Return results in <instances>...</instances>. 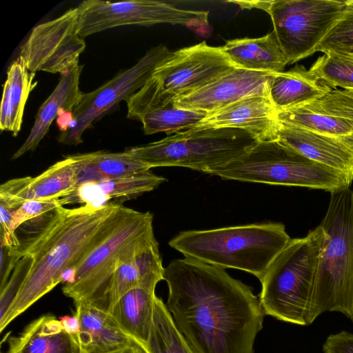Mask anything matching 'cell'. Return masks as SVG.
<instances>
[{"instance_id":"1","label":"cell","mask_w":353,"mask_h":353,"mask_svg":"<svg viewBox=\"0 0 353 353\" xmlns=\"http://www.w3.org/2000/svg\"><path fill=\"white\" fill-rule=\"evenodd\" d=\"M164 280L165 305L194 353H254L265 313L252 288L188 257L172 260Z\"/></svg>"},{"instance_id":"2","label":"cell","mask_w":353,"mask_h":353,"mask_svg":"<svg viewBox=\"0 0 353 353\" xmlns=\"http://www.w3.org/2000/svg\"><path fill=\"white\" fill-rule=\"evenodd\" d=\"M126 207L110 203L100 208L58 207L24 224L28 235L10 247L20 260L32 258V265L5 317L0 331L60 283L62 274L79 262L115 227Z\"/></svg>"},{"instance_id":"3","label":"cell","mask_w":353,"mask_h":353,"mask_svg":"<svg viewBox=\"0 0 353 353\" xmlns=\"http://www.w3.org/2000/svg\"><path fill=\"white\" fill-rule=\"evenodd\" d=\"M290 239L283 223L268 222L183 231L169 245L185 257L243 270L261 281Z\"/></svg>"},{"instance_id":"4","label":"cell","mask_w":353,"mask_h":353,"mask_svg":"<svg viewBox=\"0 0 353 353\" xmlns=\"http://www.w3.org/2000/svg\"><path fill=\"white\" fill-rule=\"evenodd\" d=\"M310 323L325 312L353 322V189L331 193L325 216Z\"/></svg>"},{"instance_id":"5","label":"cell","mask_w":353,"mask_h":353,"mask_svg":"<svg viewBox=\"0 0 353 353\" xmlns=\"http://www.w3.org/2000/svg\"><path fill=\"white\" fill-rule=\"evenodd\" d=\"M323 232L319 225L302 238L291 239L273 260L259 295L265 315L310 325L314 281Z\"/></svg>"},{"instance_id":"6","label":"cell","mask_w":353,"mask_h":353,"mask_svg":"<svg viewBox=\"0 0 353 353\" xmlns=\"http://www.w3.org/2000/svg\"><path fill=\"white\" fill-rule=\"evenodd\" d=\"M223 179L323 190L330 193L350 188L343 173L305 157L279 140L259 141L232 161L207 172Z\"/></svg>"},{"instance_id":"7","label":"cell","mask_w":353,"mask_h":353,"mask_svg":"<svg viewBox=\"0 0 353 353\" xmlns=\"http://www.w3.org/2000/svg\"><path fill=\"white\" fill-rule=\"evenodd\" d=\"M153 215L126 208L112 230L74 267V282L64 284L63 294L74 303L88 301L102 307L105 293L116 269L157 241Z\"/></svg>"},{"instance_id":"8","label":"cell","mask_w":353,"mask_h":353,"mask_svg":"<svg viewBox=\"0 0 353 353\" xmlns=\"http://www.w3.org/2000/svg\"><path fill=\"white\" fill-rule=\"evenodd\" d=\"M258 142L253 135L239 129L182 130L128 150L150 169L175 166L207 173L241 157Z\"/></svg>"},{"instance_id":"9","label":"cell","mask_w":353,"mask_h":353,"mask_svg":"<svg viewBox=\"0 0 353 353\" xmlns=\"http://www.w3.org/2000/svg\"><path fill=\"white\" fill-rule=\"evenodd\" d=\"M234 68L221 47L203 41L172 52L156 68L140 92L152 104L165 106Z\"/></svg>"},{"instance_id":"10","label":"cell","mask_w":353,"mask_h":353,"mask_svg":"<svg viewBox=\"0 0 353 353\" xmlns=\"http://www.w3.org/2000/svg\"><path fill=\"white\" fill-rule=\"evenodd\" d=\"M344 6L340 0H271L266 12L288 64L316 52Z\"/></svg>"},{"instance_id":"11","label":"cell","mask_w":353,"mask_h":353,"mask_svg":"<svg viewBox=\"0 0 353 353\" xmlns=\"http://www.w3.org/2000/svg\"><path fill=\"white\" fill-rule=\"evenodd\" d=\"M77 34L83 39L119 26L167 23L188 28L208 27V11L187 10L167 1L132 0L112 2L85 0L78 6Z\"/></svg>"},{"instance_id":"12","label":"cell","mask_w":353,"mask_h":353,"mask_svg":"<svg viewBox=\"0 0 353 353\" xmlns=\"http://www.w3.org/2000/svg\"><path fill=\"white\" fill-rule=\"evenodd\" d=\"M172 52L163 44L152 47L134 65L120 70L97 89L84 93L72 111V119L68 129L60 132L57 141L67 145L83 143L82 136L85 131L121 101H125L139 90Z\"/></svg>"},{"instance_id":"13","label":"cell","mask_w":353,"mask_h":353,"mask_svg":"<svg viewBox=\"0 0 353 353\" xmlns=\"http://www.w3.org/2000/svg\"><path fill=\"white\" fill-rule=\"evenodd\" d=\"M78 19L76 7L32 29L19 53L30 72L61 74L79 65L86 44L77 32Z\"/></svg>"},{"instance_id":"14","label":"cell","mask_w":353,"mask_h":353,"mask_svg":"<svg viewBox=\"0 0 353 353\" xmlns=\"http://www.w3.org/2000/svg\"><path fill=\"white\" fill-rule=\"evenodd\" d=\"M277 112L283 125L353 139V90L332 89L307 104Z\"/></svg>"},{"instance_id":"15","label":"cell","mask_w":353,"mask_h":353,"mask_svg":"<svg viewBox=\"0 0 353 353\" xmlns=\"http://www.w3.org/2000/svg\"><path fill=\"white\" fill-rule=\"evenodd\" d=\"M273 74L235 67L203 87L176 98L172 103L210 113L248 97H269Z\"/></svg>"},{"instance_id":"16","label":"cell","mask_w":353,"mask_h":353,"mask_svg":"<svg viewBox=\"0 0 353 353\" xmlns=\"http://www.w3.org/2000/svg\"><path fill=\"white\" fill-rule=\"evenodd\" d=\"M270 97L252 96L210 112L188 132L231 128L245 131L259 141L277 140L281 123Z\"/></svg>"},{"instance_id":"17","label":"cell","mask_w":353,"mask_h":353,"mask_svg":"<svg viewBox=\"0 0 353 353\" xmlns=\"http://www.w3.org/2000/svg\"><path fill=\"white\" fill-rule=\"evenodd\" d=\"M78 185L77 171L71 155L52 165L37 176L10 179L0 186V202L17 209L32 200L65 197Z\"/></svg>"},{"instance_id":"18","label":"cell","mask_w":353,"mask_h":353,"mask_svg":"<svg viewBox=\"0 0 353 353\" xmlns=\"http://www.w3.org/2000/svg\"><path fill=\"white\" fill-rule=\"evenodd\" d=\"M277 140L311 161L343 173L353 181V139L281 123Z\"/></svg>"},{"instance_id":"19","label":"cell","mask_w":353,"mask_h":353,"mask_svg":"<svg viewBox=\"0 0 353 353\" xmlns=\"http://www.w3.org/2000/svg\"><path fill=\"white\" fill-rule=\"evenodd\" d=\"M165 181V178L150 170L126 177L82 183L59 201L62 206L74 203L92 208H100L110 203L121 205L125 201L154 190Z\"/></svg>"},{"instance_id":"20","label":"cell","mask_w":353,"mask_h":353,"mask_svg":"<svg viewBox=\"0 0 353 353\" xmlns=\"http://www.w3.org/2000/svg\"><path fill=\"white\" fill-rule=\"evenodd\" d=\"M80 322L76 336L81 353H108L137 343L106 310L88 301L74 303Z\"/></svg>"},{"instance_id":"21","label":"cell","mask_w":353,"mask_h":353,"mask_svg":"<svg viewBox=\"0 0 353 353\" xmlns=\"http://www.w3.org/2000/svg\"><path fill=\"white\" fill-rule=\"evenodd\" d=\"M83 68V65H78L61 74L54 90L39 108L26 140L13 154L12 160L35 150L48 132L53 121L65 112H72L79 103L84 94L79 88Z\"/></svg>"},{"instance_id":"22","label":"cell","mask_w":353,"mask_h":353,"mask_svg":"<svg viewBox=\"0 0 353 353\" xmlns=\"http://www.w3.org/2000/svg\"><path fill=\"white\" fill-rule=\"evenodd\" d=\"M5 353H81L76 336L65 331L54 315L30 323L17 336H10Z\"/></svg>"},{"instance_id":"23","label":"cell","mask_w":353,"mask_h":353,"mask_svg":"<svg viewBox=\"0 0 353 353\" xmlns=\"http://www.w3.org/2000/svg\"><path fill=\"white\" fill-rule=\"evenodd\" d=\"M223 52L235 67L257 72L277 73L288 65L274 32L257 38L228 40Z\"/></svg>"},{"instance_id":"24","label":"cell","mask_w":353,"mask_h":353,"mask_svg":"<svg viewBox=\"0 0 353 353\" xmlns=\"http://www.w3.org/2000/svg\"><path fill=\"white\" fill-rule=\"evenodd\" d=\"M330 90L310 69L296 65L288 71L273 74L269 97L279 112L307 104Z\"/></svg>"},{"instance_id":"25","label":"cell","mask_w":353,"mask_h":353,"mask_svg":"<svg viewBox=\"0 0 353 353\" xmlns=\"http://www.w3.org/2000/svg\"><path fill=\"white\" fill-rule=\"evenodd\" d=\"M71 156L77 171L78 185L90 181L126 177L150 170L128 149L119 152L101 150Z\"/></svg>"},{"instance_id":"26","label":"cell","mask_w":353,"mask_h":353,"mask_svg":"<svg viewBox=\"0 0 353 353\" xmlns=\"http://www.w3.org/2000/svg\"><path fill=\"white\" fill-rule=\"evenodd\" d=\"M6 75L0 107V129L17 137L22 126L26 103L37 85L35 73L27 68L19 56L9 65Z\"/></svg>"},{"instance_id":"27","label":"cell","mask_w":353,"mask_h":353,"mask_svg":"<svg viewBox=\"0 0 353 353\" xmlns=\"http://www.w3.org/2000/svg\"><path fill=\"white\" fill-rule=\"evenodd\" d=\"M156 296L155 291L134 288L121 296L108 312L123 331L145 352Z\"/></svg>"},{"instance_id":"28","label":"cell","mask_w":353,"mask_h":353,"mask_svg":"<svg viewBox=\"0 0 353 353\" xmlns=\"http://www.w3.org/2000/svg\"><path fill=\"white\" fill-rule=\"evenodd\" d=\"M147 353H194L177 329L165 303L156 296Z\"/></svg>"},{"instance_id":"29","label":"cell","mask_w":353,"mask_h":353,"mask_svg":"<svg viewBox=\"0 0 353 353\" xmlns=\"http://www.w3.org/2000/svg\"><path fill=\"white\" fill-rule=\"evenodd\" d=\"M197 110L181 108L173 103L153 108L144 112L139 119L145 134L159 132H176L192 128L208 115Z\"/></svg>"},{"instance_id":"30","label":"cell","mask_w":353,"mask_h":353,"mask_svg":"<svg viewBox=\"0 0 353 353\" xmlns=\"http://www.w3.org/2000/svg\"><path fill=\"white\" fill-rule=\"evenodd\" d=\"M310 70L331 89L353 90V60L334 52L324 53Z\"/></svg>"},{"instance_id":"31","label":"cell","mask_w":353,"mask_h":353,"mask_svg":"<svg viewBox=\"0 0 353 353\" xmlns=\"http://www.w3.org/2000/svg\"><path fill=\"white\" fill-rule=\"evenodd\" d=\"M353 51V0L345 1L344 8L316 52H347Z\"/></svg>"},{"instance_id":"32","label":"cell","mask_w":353,"mask_h":353,"mask_svg":"<svg viewBox=\"0 0 353 353\" xmlns=\"http://www.w3.org/2000/svg\"><path fill=\"white\" fill-rule=\"evenodd\" d=\"M141 288L139 273L134 257L122 263L113 273L104 295L102 307L108 312L128 292Z\"/></svg>"},{"instance_id":"33","label":"cell","mask_w":353,"mask_h":353,"mask_svg":"<svg viewBox=\"0 0 353 353\" xmlns=\"http://www.w3.org/2000/svg\"><path fill=\"white\" fill-rule=\"evenodd\" d=\"M134 262L139 273L141 288L155 291L157 284L164 280L165 273L158 242L151 243L137 253Z\"/></svg>"},{"instance_id":"34","label":"cell","mask_w":353,"mask_h":353,"mask_svg":"<svg viewBox=\"0 0 353 353\" xmlns=\"http://www.w3.org/2000/svg\"><path fill=\"white\" fill-rule=\"evenodd\" d=\"M32 258L24 255L16 264L10 278L0 290V321L3 320L19 292L32 265Z\"/></svg>"},{"instance_id":"35","label":"cell","mask_w":353,"mask_h":353,"mask_svg":"<svg viewBox=\"0 0 353 353\" xmlns=\"http://www.w3.org/2000/svg\"><path fill=\"white\" fill-rule=\"evenodd\" d=\"M62 206L59 199L50 200H32L24 202L12 212L11 228L16 230L23 223L37 218L58 207Z\"/></svg>"},{"instance_id":"36","label":"cell","mask_w":353,"mask_h":353,"mask_svg":"<svg viewBox=\"0 0 353 353\" xmlns=\"http://www.w3.org/2000/svg\"><path fill=\"white\" fill-rule=\"evenodd\" d=\"M323 353H353V334L341 331L327 336L323 345Z\"/></svg>"},{"instance_id":"37","label":"cell","mask_w":353,"mask_h":353,"mask_svg":"<svg viewBox=\"0 0 353 353\" xmlns=\"http://www.w3.org/2000/svg\"><path fill=\"white\" fill-rule=\"evenodd\" d=\"M0 290H2L9 280L10 273L13 271L17 263L19 261L15 256L10 254V247L0 244Z\"/></svg>"},{"instance_id":"38","label":"cell","mask_w":353,"mask_h":353,"mask_svg":"<svg viewBox=\"0 0 353 353\" xmlns=\"http://www.w3.org/2000/svg\"><path fill=\"white\" fill-rule=\"evenodd\" d=\"M59 320L65 331L68 334L77 336L80 332V322L75 314L73 316L63 315L59 317Z\"/></svg>"},{"instance_id":"39","label":"cell","mask_w":353,"mask_h":353,"mask_svg":"<svg viewBox=\"0 0 353 353\" xmlns=\"http://www.w3.org/2000/svg\"><path fill=\"white\" fill-rule=\"evenodd\" d=\"M231 2L238 4L241 8H256L267 12L271 1H234Z\"/></svg>"},{"instance_id":"40","label":"cell","mask_w":353,"mask_h":353,"mask_svg":"<svg viewBox=\"0 0 353 353\" xmlns=\"http://www.w3.org/2000/svg\"><path fill=\"white\" fill-rule=\"evenodd\" d=\"M108 353H147L145 350L138 343H134L124 347L108 352Z\"/></svg>"},{"instance_id":"41","label":"cell","mask_w":353,"mask_h":353,"mask_svg":"<svg viewBox=\"0 0 353 353\" xmlns=\"http://www.w3.org/2000/svg\"><path fill=\"white\" fill-rule=\"evenodd\" d=\"M334 53L339 54L341 55H343L344 57H346L353 60V51L347 52H334Z\"/></svg>"}]
</instances>
